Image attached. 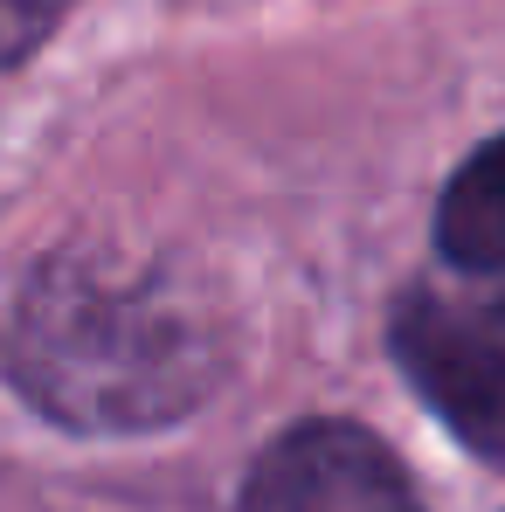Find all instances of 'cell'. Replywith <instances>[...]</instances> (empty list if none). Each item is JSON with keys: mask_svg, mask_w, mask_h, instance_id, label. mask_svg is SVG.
Here are the masks:
<instances>
[{"mask_svg": "<svg viewBox=\"0 0 505 512\" xmlns=\"http://www.w3.org/2000/svg\"><path fill=\"white\" fill-rule=\"evenodd\" d=\"M395 360L478 457L505 464V284L409 291L395 305Z\"/></svg>", "mask_w": 505, "mask_h": 512, "instance_id": "2", "label": "cell"}, {"mask_svg": "<svg viewBox=\"0 0 505 512\" xmlns=\"http://www.w3.org/2000/svg\"><path fill=\"white\" fill-rule=\"evenodd\" d=\"M0 374L49 423L125 436L194 416L229 374V340L167 270L56 250L0 291Z\"/></svg>", "mask_w": 505, "mask_h": 512, "instance_id": "1", "label": "cell"}, {"mask_svg": "<svg viewBox=\"0 0 505 512\" xmlns=\"http://www.w3.org/2000/svg\"><path fill=\"white\" fill-rule=\"evenodd\" d=\"M436 250L464 277L505 270V132L450 173V187L436 201Z\"/></svg>", "mask_w": 505, "mask_h": 512, "instance_id": "4", "label": "cell"}, {"mask_svg": "<svg viewBox=\"0 0 505 512\" xmlns=\"http://www.w3.org/2000/svg\"><path fill=\"white\" fill-rule=\"evenodd\" d=\"M243 512H422V499L367 429L305 423L256 457Z\"/></svg>", "mask_w": 505, "mask_h": 512, "instance_id": "3", "label": "cell"}]
</instances>
